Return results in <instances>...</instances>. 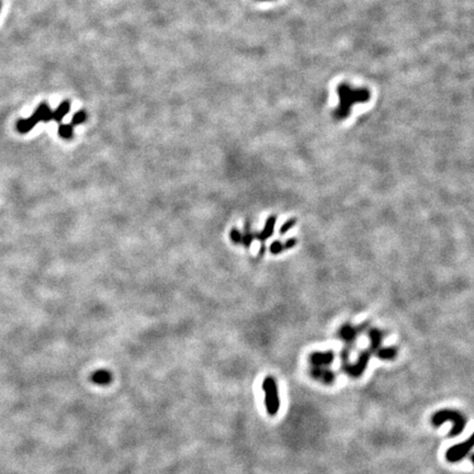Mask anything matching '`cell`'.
Segmentation results:
<instances>
[{
  "label": "cell",
  "mask_w": 474,
  "mask_h": 474,
  "mask_svg": "<svg viewBox=\"0 0 474 474\" xmlns=\"http://www.w3.org/2000/svg\"><path fill=\"white\" fill-rule=\"evenodd\" d=\"M53 120V111L51 110L47 104H43L38 107V109L34 111V113L28 119H21L17 121L16 129L17 131L21 134H26L32 129L39 122H48Z\"/></svg>",
  "instance_id": "cell-3"
},
{
  "label": "cell",
  "mask_w": 474,
  "mask_h": 474,
  "mask_svg": "<svg viewBox=\"0 0 474 474\" xmlns=\"http://www.w3.org/2000/svg\"><path fill=\"white\" fill-rule=\"evenodd\" d=\"M86 120H87L86 112H85V111H83V110H80V111H77V112H76L73 115V119H71V124H73V125L83 124Z\"/></svg>",
  "instance_id": "cell-17"
},
{
  "label": "cell",
  "mask_w": 474,
  "mask_h": 474,
  "mask_svg": "<svg viewBox=\"0 0 474 474\" xmlns=\"http://www.w3.org/2000/svg\"><path fill=\"white\" fill-rule=\"evenodd\" d=\"M0 9H1V2H0Z\"/></svg>",
  "instance_id": "cell-25"
},
{
  "label": "cell",
  "mask_w": 474,
  "mask_h": 474,
  "mask_svg": "<svg viewBox=\"0 0 474 474\" xmlns=\"http://www.w3.org/2000/svg\"><path fill=\"white\" fill-rule=\"evenodd\" d=\"M335 359V354L332 350L327 351H315L310 356V361L313 366H329Z\"/></svg>",
  "instance_id": "cell-8"
},
{
  "label": "cell",
  "mask_w": 474,
  "mask_h": 474,
  "mask_svg": "<svg viewBox=\"0 0 474 474\" xmlns=\"http://www.w3.org/2000/svg\"><path fill=\"white\" fill-rule=\"evenodd\" d=\"M296 224H297V220H296V218H290V220H288L287 222L284 223V224H283L282 226H281V229H280V231H279V233H280L281 235L285 234V233H287L288 231L291 230L292 227H293L294 225H296Z\"/></svg>",
  "instance_id": "cell-19"
},
{
  "label": "cell",
  "mask_w": 474,
  "mask_h": 474,
  "mask_svg": "<svg viewBox=\"0 0 474 474\" xmlns=\"http://www.w3.org/2000/svg\"><path fill=\"white\" fill-rule=\"evenodd\" d=\"M260 1H269V0H260Z\"/></svg>",
  "instance_id": "cell-24"
},
{
  "label": "cell",
  "mask_w": 474,
  "mask_h": 474,
  "mask_svg": "<svg viewBox=\"0 0 474 474\" xmlns=\"http://www.w3.org/2000/svg\"><path fill=\"white\" fill-rule=\"evenodd\" d=\"M269 250H270V253L272 255H279L280 253H282L284 250V246H283L282 243H281V241L276 240L270 245Z\"/></svg>",
  "instance_id": "cell-18"
},
{
  "label": "cell",
  "mask_w": 474,
  "mask_h": 474,
  "mask_svg": "<svg viewBox=\"0 0 474 474\" xmlns=\"http://www.w3.org/2000/svg\"><path fill=\"white\" fill-rule=\"evenodd\" d=\"M377 352V357L381 360H393L397 356V349L394 347H387V348H379V349L375 351Z\"/></svg>",
  "instance_id": "cell-14"
},
{
  "label": "cell",
  "mask_w": 474,
  "mask_h": 474,
  "mask_svg": "<svg viewBox=\"0 0 474 474\" xmlns=\"http://www.w3.org/2000/svg\"><path fill=\"white\" fill-rule=\"evenodd\" d=\"M230 237H231V240L233 241L234 244H240L241 243V238H243V234L240 233V232L237 230V229H232L231 230V233H230Z\"/></svg>",
  "instance_id": "cell-20"
},
{
  "label": "cell",
  "mask_w": 474,
  "mask_h": 474,
  "mask_svg": "<svg viewBox=\"0 0 474 474\" xmlns=\"http://www.w3.org/2000/svg\"><path fill=\"white\" fill-rule=\"evenodd\" d=\"M372 354H373V352L371 351L370 349L361 351L359 357H358V360H357L356 364L350 365L349 362H347V364H344L342 366V369L345 371V372L348 375H349V377L355 378V379L359 378V377H361L362 374H364V372L366 369V366H368L370 358H371V356H372Z\"/></svg>",
  "instance_id": "cell-5"
},
{
  "label": "cell",
  "mask_w": 474,
  "mask_h": 474,
  "mask_svg": "<svg viewBox=\"0 0 474 474\" xmlns=\"http://www.w3.org/2000/svg\"><path fill=\"white\" fill-rule=\"evenodd\" d=\"M265 250H266L265 243H261V247H260V250H259V257L263 256V254H265Z\"/></svg>",
  "instance_id": "cell-22"
},
{
  "label": "cell",
  "mask_w": 474,
  "mask_h": 474,
  "mask_svg": "<svg viewBox=\"0 0 474 474\" xmlns=\"http://www.w3.org/2000/svg\"><path fill=\"white\" fill-rule=\"evenodd\" d=\"M254 238H255V234L252 233V231H250L249 223H247V224L245 225V232L243 234V238H241V243H243L245 247H249V246L252 245Z\"/></svg>",
  "instance_id": "cell-16"
},
{
  "label": "cell",
  "mask_w": 474,
  "mask_h": 474,
  "mask_svg": "<svg viewBox=\"0 0 474 474\" xmlns=\"http://www.w3.org/2000/svg\"><path fill=\"white\" fill-rule=\"evenodd\" d=\"M111 380H112V375H111L108 370H98L91 375V381L95 384H99V386L109 384Z\"/></svg>",
  "instance_id": "cell-12"
},
{
  "label": "cell",
  "mask_w": 474,
  "mask_h": 474,
  "mask_svg": "<svg viewBox=\"0 0 474 474\" xmlns=\"http://www.w3.org/2000/svg\"><path fill=\"white\" fill-rule=\"evenodd\" d=\"M59 135L64 140H71L74 136V125L73 124H60Z\"/></svg>",
  "instance_id": "cell-15"
},
{
  "label": "cell",
  "mask_w": 474,
  "mask_h": 474,
  "mask_svg": "<svg viewBox=\"0 0 474 474\" xmlns=\"http://www.w3.org/2000/svg\"><path fill=\"white\" fill-rule=\"evenodd\" d=\"M70 111V104L69 101H63L60 104V106L57 107V109L55 111H53V120H55L56 122L61 123L63 119L66 117V114H68Z\"/></svg>",
  "instance_id": "cell-13"
},
{
  "label": "cell",
  "mask_w": 474,
  "mask_h": 474,
  "mask_svg": "<svg viewBox=\"0 0 474 474\" xmlns=\"http://www.w3.org/2000/svg\"><path fill=\"white\" fill-rule=\"evenodd\" d=\"M262 391L265 393V404L267 413L270 416H276L280 409V399L278 386L271 375H268L262 381Z\"/></svg>",
  "instance_id": "cell-4"
},
{
  "label": "cell",
  "mask_w": 474,
  "mask_h": 474,
  "mask_svg": "<svg viewBox=\"0 0 474 474\" xmlns=\"http://www.w3.org/2000/svg\"><path fill=\"white\" fill-rule=\"evenodd\" d=\"M470 460H471V461H472V463L474 464V453H472V454H471V457H470Z\"/></svg>",
  "instance_id": "cell-23"
},
{
  "label": "cell",
  "mask_w": 474,
  "mask_h": 474,
  "mask_svg": "<svg viewBox=\"0 0 474 474\" xmlns=\"http://www.w3.org/2000/svg\"><path fill=\"white\" fill-rule=\"evenodd\" d=\"M366 327V325H361V326H359V327H354V326H351L349 324H345V325L342 326L341 329H339L338 335H339V337H341L342 341H344L347 344V345H348L347 347H350L351 344L355 343L356 338H357L358 335H359V333L361 332V330H364Z\"/></svg>",
  "instance_id": "cell-7"
},
{
  "label": "cell",
  "mask_w": 474,
  "mask_h": 474,
  "mask_svg": "<svg viewBox=\"0 0 474 474\" xmlns=\"http://www.w3.org/2000/svg\"><path fill=\"white\" fill-rule=\"evenodd\" d=\"M447 422H451L453 425L452 429H451L450 436H459L460 433H462L468 423L467 418L461 413L453 409L438 410L431 417V423L436 427H439Z\"/></svg>",
  "instance_id": "cell-2"
},
{
  "label": "cell",
  "mask_w": 474,
  "mask_h": 474,
  "mask_svg": "<svg viewBox=\"0 0 474 474\" xmlns=\"http://www.w3.org/2000/svg\"><path fill=\"white\" fill-rule=\"evenodd\" d=\"M311 373L316 380H319V381L325 384H332L335 382V379H336V375H335L333 371L327 369L326 366H324V368L313 366Z\"/></svg>",
  "instance_id": "cell-9"
},
{
  "label": "cell",
  "mask_w": 474,
  "mask_h": 474,
  "mask_svg": "<svg viewBox=\"0 0 474 474\" xmlns=\"http://www.w3.org/2000/svg\"><path fill=\"white\" fill-rule=\"evenodd\" d=\"M276 222H277V216L272 215V216L268 217V220L266 221V224H265V227H263L262 232H260V233L255 234V237H256L258 240H260L261 243H265V241L268 238H269V237L272 234H274Z\"/></svg>",
  "instance_id": "cell-10"
},
{
  "label": "cell",
  "mask_w": 474,
  "mask_h": 474,
  "mask_svg": "<svg viewBox=\"0 0 474 474\" xmlns=\"http://www.w3.org/2000/svg\"><path fill=\"white\" fill-rule=\"evenodd\" d=\"M339 104L334 111V117L337 120L346 119L355 104H361L370 99V92L365 88L351 87L347 84H342L338 87Z\"/></svg>",
  "instance_id": "cell-1"
},
{
  "label": "cell",
  "mask_w": 474,
  "mask_h": 474,
  "mask_svg": "<svg viewBox=\"0 0 474 474\" xmlns=\"http://www.w3.org/2000/svg\"><path fill=\"white\" fill-rule=\"evenodd\" d=\"M297 243H298V240H297L296 238H290V239H288V240L285 241V243L283 244V246H284V250H285V249H292V248L294 247V246L297 245Z\"/></svg>",
  "instance_id": "cell-21"
},
{
  "label": "cell",
  "mask_w": 474,
  "mask_h": 474,
  "mask_svg": "<svg viewBox=\"0 0 474 474\" xmlns=\"http://www.w3.org/2000/svg\"><path fill=\"white\" fill-rule=\"evenodd\" d=\"M368 336L371 343L369 349L372 352H375L379 348H381V343H382V338L384 336V333L380 329L371 328L370 330H368Z\"/></svg>",
  "instance_id": "cell-11"
},
{
  "label": "cell",
  "mask_w": 474,
  "mask_h": 474,
  "mask_svg": "<svg viewBox=\"0 0 474 474\" xmlns=\"http://www.w3.org/2000/svg\"><path fill=\"white\" fill-rule=\"evenodd\" d=\"M474 448V432L468 438L466 441L460 442L451 447V448L446 452V458L451 463H455L461 461L467 455L470 453V451Z\"/></svg>",
  "instance_id": "cell-6"
}]
</instances>
